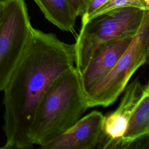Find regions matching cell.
I'll list each match as a JSON object with an SVG mask.
<instances>
[{
    "label": "cell",
    "mask_w": 149,
    "mask_h": 149,
    "mask_svg": "<svg viewBox=\"0 0 149 149\" xmlns=\"http://www.w3.org/2000/svg\"><path fill=\"white\" fill-rule=\"evenodd\" d=\"M134 37L105 42L94 51L86 66L80 74L84 94L107 76L129 47Z\"/></svg>",
    "instance_id": "52a82bcc"
},
{
    "label": "cell",
    "mask_w": 149,
    "mask_h": 149,
    "mask_svg": "<svg viewBox=\"0 0 149 149\" xmlns=\"http://www.w3.org/2000/svg\"><path fill=\"white\" fill-rule=\"evenodd\" d=\"M123 7H135L144 10L149 9V5L144 0H107L102 5L90 15L87 22L107 12Z\"/></svg>",
    "instance_id": "8fae6325"
},
{
    "label": "cell",
    "mask_w": 149,
    "mask_h": 149,
    "mask_svg": "<svg viewBox=\"0 0 149 149\" xmlns=\"http://www.w3.org/2000/svg\"><path fill=\"white\" fill-rule=\"evenodd\" d=\"M88 108L75 66L59 75L41 99L30 129L33 146L44 147L74 125Z\"/></svg>",
    "instance_id": "7a4b0ae2"
},
{
    "label": "cell",
    "mask_w": 149,
    "mask_h": 149,
    "mask_svg": "<svg viewBox=\"0 0 149 149\" xmlns=\"http://www.w3.org/2000/svg\"><path fill=\"white\" fill-rule=\"evenodd\" d=\"M149 88L137 78L127 84L118 108L104 116L102 130L97 147L102 149H121L123 136L128 120L139 100Z\"/></svg>",
    "instance_id": "8992f818"
},
{
    "label": "cell",
    "mask_w": 149,
    "mask_h": 149,
    "mask_svg": "<svg viewBox=\"0 0 149 149\" xmlns=\"http://www.w3.org/2000/svg\"><path fill=\"white\" fill-rule=\"evenodd\" d=\"M74 44L33 27L24 52L5 86V141L1 149H30L29 132L43 95L62 73L74 66Z\"/></svg>",
    "instance_id": "6da1fadb"
},
{
    "label": "cell",
    "mask_w": 149,
    "mask_h": 149,
    "mask_svg": "<svg viewBox=\"0 0 149 149\" xmlns=\"http://www.w3.org/2000/svg\"><path fill=\"white\" fill-rule=\"evenodd\" d=\"M3 1V0H0V1Z\"/></svg>",
    "instance_id": "2e32d148"
},
{
    "label": "cell",
    "mask_w": 149,
    "mask_h": 149,
    "mask_svg": "<svg viewBox=\"0 0 149 149\" xmlns=\"http://www.w3.org/2000/svg\"><path fill=\"white\" fill-rule=\"evenodd\" d=\"M146 2V3L148 4V5H149V0H144Z\"/></svg>",
    "instance_id": "9a60e30c"
},
{
    "label": "cell",
    "mask_w": 149,
    "mask_h": 149,
    "mask_svg": "<svg viewBox=\"0 0 149 149\" xmlns=\"http://www.w3.org/2000/svg\"><path fill=\"white\" fill-rule=\"evenodd\" d=\"M0 26V92L17 66L33 26L24 0H3Z\"/></svg>",
    "instance_id": "5b68a950"
},
{
    "label": "cell",
    "mask_w": 149,
    "mask_h": 149,
    "mask_svg": "<svg viewBox=\"0 0 149 149\" xmlns=\"http://www.w3.org/2000/svg\"><path fill=\"white\" fill-rule=\"evenodd\" d=\"M149 135V88L134 107L123 136L121 149L147 148Z\"/></svg>",
    "instance_id": "9c48e42d"
},
{
    "label": "cell",
    "mask_w": 149,
    "mask_h": 149,
    "mask_svg": "<svg viewBox=\"0 0 149 149\" xmlns=\"http://www.w3.org/2000/svg\"><path fill=\"white\" fill-rule=\"evenodd\" d=\"M148 56L149 10L127 49L107 76L85 94L88 107H106L114 103L136 70L147 62Z\"/></svg>",
    "instance_id": "277c9868"
},
{
    "label": "cell",
    "mask_w": 149,
    "mask_h": 149,
    "mask_svg": "<svg viewBox=\"0 0 149 149\" xmlns=\"http://www.w3.org/2000/svg\"><path fill=\"white\" fill-rule=\"evenodd\" d=\"M148 10L135 7L119 8L82 24L74 44V66L79 74L99 45L111 40L135 36Z\"/></svg>",
    "instance_id": "3957f363"
},
{
    "label": "cell",
    "mask_w": 149,
    "mask_h": 149,
    "mask_svg": "<svg viewBox=\"0 0 149 149\" xmlns=\"http://www.w3.org/2000/svg\"><path fill=\"white\" fill-rule=\"evenodd\" d=\"M75 10L77 16H80L81 10V0H69Z\"/></svg>",
    "instance_id": "4fadbf2b"
},
{
    "label": "cell",
    "mask_w": 149,
    "mask_h": 149,
    "mask_svg": "<svg viewBox=\"0 0 149 149\" xmlns=\"http://www.w3.org/2000/svg\"><path fill=\"white\" fill-rule=\"evenodd\" d=\"M45 17L59 29L70 33L75 30L77 17L69 0H33Z\"/></svg>",
    "instance_id": "30bf717a"
},
{
    "label": "cell",
    "mask_w": 149,
    "mask_h": 149,
    "mask_svg": "<svg viewBox=\"0 0 149 149\" xmlns=\"http://www.w3.org/2000/svg\"><path fill=\"white\" fill-rule=\"evenodd\" d=\"M2 14H3V3L2 1H0V26H1V21H2Z\"/></svg>",
    "instance_id": "5bb4252c"
},
{
    "label": "cell",
    "mask_w": 149,
    "mask_h": 149,
    "mask_svg": "<svg viewBox=\"0 0 149 149\" xmlns=\"http://www.w3.org/2000/svg\"><path fill=\"white\" fill-rule=\"evenodd\" d=\"M107 0H81V24L85 23L88 17Z\"/></svg>",
    "instance_id": "7c38bea8"
},
{
    "label": "cell",
    "mask_w": 149,
    "mask_h": 149,
    "mask_svg": "<svg viewBox=\"0 0 149 149\" xmlns=\"http://www.w3.org/2000/svg\"><path fill=\"white\" fill-rule=\"evenodd\" d=\"M104 115L93 111L80 118L65 132L55 138L44 149H93L97 147Z\"/></svg>",
    "instance_id": "ba28073f"
}]
</instances>
